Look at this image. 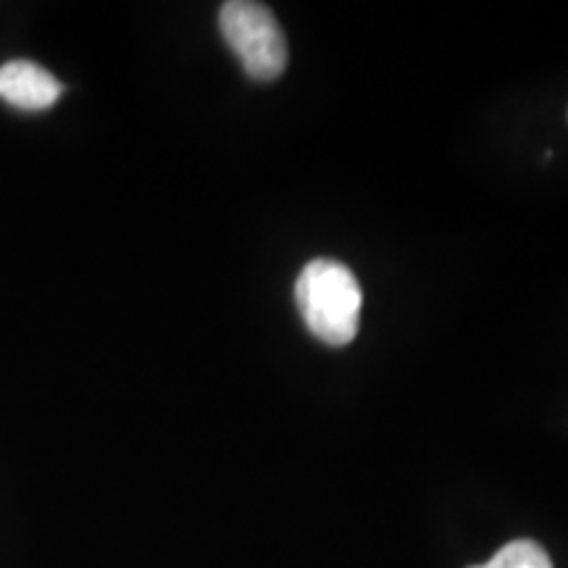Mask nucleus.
Returning a JSON list of instances; mask_svg holds the SVG:
<instances>
[{
    "label": "nucleus",
    "instance_id": "obj_3",
    "mask_svg": "<svg viewBox=\"0 0 568 568\" xmlns=\"http://www.w3.org/2000/svg\"><path fill=\"white\" fill-rule=\"evenodd\" d=\"M61 82L34 61H9L0 67V98L21 111H45L61 98Z\"/></svg>",
    "mask_w": 568,
    "mask_h": 568
},
{
    "label": "nucleus",
    "instance_id": "obj_1",
    "mask_svg": "<svg viewBox=\"0 0 568 568\" xmlns=\"http://www.w3.org/2000/svg\"><path fill=\"white\" fill-rule=\"evenodd\" d=\"M295 301L311 335L332 347L351 345L361 324V284L345 264L316 258L295 284Z\"/></svg>",
    "mask_w": 568,
    "mask_h": 568
},
{
    "label": "nucleus",
    "instance_id": "obj_2",
    "mask_svg": "<svg viewBox=\"0 0 568 568\" xmlns=\"http://www.w3.org/2000/svg\"><path fill=\"white\" fill-rule=\"evenodd\" d=\"M219 27L253 80H276L287 67V42L268 6L230 0L219 13Z\"/></svg>",
    "mask_w": 568,
    "mask_h": 568
},
{
    "label": "nucleus",
    "instance_id": "obj_4",
    "mask_svg": "<svg viewBox=\"0 0 568 568\" xmlns=\"http://www.w3.org/2000/svg\"><path fill=\"white\" fill-rule=\"evenodd\" d=\"M471 568H552V560L531 539H516V542H508L500 552H495L487 564Z\"/></svg>",
    "mask_w": 568,
    "mask_h": 568
}]
</instances>
